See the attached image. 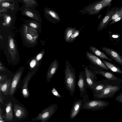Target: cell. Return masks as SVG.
Here are the masks:
<instances>
[{"label": "cell", "instance_id": "1", "mask_svg": "<svg viewBox=\"0 0 122 122\" xmlns=\"http://www.w3.org/2000/svg\"><path fill=\"white\" fill-rule=\"evenodd\" d=\"M65 64L64 83L66 88L69 92L70 94L72 96L75 91V70L68 60L66 61Z\"/></svg>", "mask_w": 122, "mask_h": 122}, {"label": "cell", "instance_id": "2", "mask_svg": "<svg viewBox=\"0 0 122 122\" xmlns=\"http://www.w3.org/2000/svg\"><path fill=\"white\" fill-rule=\"evenodd\" d=\"M112 0H101L96 1L85 7L79 13L83 15L88 14L90 15H94L99 13L106 7L111 4Z\"/></svg>", "mask_w": 122, "mask_h": 122}, {"label": "cell", "instance_id": "3", "mask_svg": "<svg viewBox=\"0 0 122 122\" xmlns=\"http://www.w3.org/2000/svg\"><path fill=\"white\" fill-rule=\"evenodd\" d=\"M83 97V103L81 109L96 111L103 109L109 104L108 102L100 99L90 100L88 96L85 94Z\"/></svg>", "mask_w": 122, "mask_h": 122}, {"label": "cell", "instance_id": "4", "mask_svg": "<svg viewBox=\"0 0 122 122\" xmlns=\"http://www.w3.org/2000/svg\"><path fill=\"white\" fill-rule=\"evenodd\" d=\"M88 66L96 75L97 74L101 75L105 78L107 81L112 84L118 85L122 83V79L116 76L112 72L101 69L91 64H89Z\"/></svg>", "mask_w": 122, "mask_h": 122}, {"label": "cell", "instance_id": "5", "mask_svg": "<svg viewBox=\"0 0 122 122\" xmlns=\"http://www.w3.org/2000/svg\"><path fill=\"white\" fill-rule=\"evenodd\" d=\"M122 87L121 84L113 85L110 84L102 92L93 95L94 99H100L113 97L115 93Z\"/></svg>", "mask_w": 122, "mask_h": 122}, {"label": "cell", "instance_id": "6", "mask_svg": "<svg viewBox=\"0 0 122 122\" xmlns=\"http://www.w3.org/2000/svg\"><path fill=\"white\" fill-rule=\"evenodd\" d=\"M111 5L110 4L108 6L106 15L101 20L97 28L98 31H102L103 29L107 27L111 17L114 13L119 9V7L115 6L110 9Z\"/></svg>", "mask_w": 122, "mask_h": 122}, {"label": "cell", "instance_id": "7", "mask_svg": "<svg viewBox=\"0 0 122 122\" xmlns=\"http://www.w3.org/2000/svg\"><path fill=\"white\" fill-rule=\"evenodd\" d=\"M85 55L87 58L93 65L101 69L111 71L98 57L88 51L86 52Z\"/></svg>", "mask_w": 122, "mask_h": 122}, {"label": "cell", "instance_id": "8", "mask_svg": "<svg viewBox=\"0 0 122 122\" xmlns=\"http://www.w3.org/2000/svg\"><path fill=\"white\" fill-rule=\"evenodd\" d=\"M24 69V67H20L15 74L12 80L10 87L9 94L10 95L14 93L18 87Z\"/></svg>", "mask_w": 122, "mask_h": 122}, {"label": "cell", "instance_id": "9", "mask_svg": "<svg viewBox=\"0 0 122 122\" xmlns=\"http://www.w3.org/2000/svg\"><path fill=\"white\" fill-rule=\"evenodd\" d=\"M84 69L88 87L92 91L96 85L95 81L97 78V77L88 66L84 67Z\"/></svg>", "mask_w": 122, "mask_h": 122}, {"label": "cell", "instance_id": "10", "mask_svg": "<svg viewBox=\"0 0 122 122\" xmlns=\"http://www.w3.org/2000/svg\"><path fill=\"white\" fill-rule=\"evenodd\" d=\"M77 84L79 90L81 97H82L86 94L88 87L85 74L83 71H81L79 73Z\"/></svg>", "mask_w": 122, "mask_h": 122}, {"label": "cell", "instance_id": "11", "mask_svg": "<svg viewBox=\"0 0 122 122\" xmlns=\"http://www.w3.org/2000/svg\"><path fill=\"white\" fill-rule=\"evenodd\" d=\"M101 48L112 59L122 66V56L118 52L107 47H101Z\"/></svg>", "mask_w": 122, "mask_h": 122}, {"label": "cell", "instance_id": "12", "mask_svg": "<svg viewBox=\"0 0 122 122\" xmlns=\"http://www.w3.org/2000/svg\"><path fill=\"white\" fill-rule=\"evenodd\" d=\"M35 73V72L29 71L23 81L21 91L22 94L25 97H27L29 96V93L28 88V85L30 80Z\"/></svg>", "mask_w": 122, "mask_h": 122}, {"label": "cell", "instance_id": "13", "mask_svg": "<svg viewBox=\"0 0 122 122\" xmlns=\"http://www.w3.org/2000/svg\"><path fill=\"white\" fill-rule=\"evenodd\" d=\"M95 82L96 85L92 90L93 95L102 92L109 84H112L104 79L98 81H96Z\"/></svg>", "mask_w": 122, "mask_h": 122}, {"label": "cell", "instance_id": "14", "mask_svg": "<svg viewBox=\"0 0 122 122\" xmlns=\"http://www.w3.org/2000/svg\"><path fill=\"white\" fill-rule=\"evenodd\" d=\"M83 103V101L82 99L76 100L73 102L69 115L71 120L75 118L79 113Z\"/></svg>", "mask_w": 122, "mask_h": 122}, {"label": "cell", "instance_id": "15", "mask_svg": "<svg viewBox=\"0 0 122 122\" xmlns=\"http://www.w3.org/2000/svg\"><path fill=\"white\" fill-rule=\"evenodd\" d=\"M51 64L48 69L46 76L47 82H49L51 79L53 77L59 67V63L57 59L54 60Z\"/></svg>", "mask_w": 122, "mask_h": 122}, {"label": "cell", "instance_id": "16", "mask_svg": "<svg viewBox=\"0 0 122 122\" xmlns=\"http://www.w3.org/2000/svg\"><path fill=\"white\" fill-rule=\"evenodd\" d=\"M89 51L93 55L101 59H106L109 62L116 64V63L113 62L112 60L107 56L105 53L96 48L92 46H90L89 47Z\"/></svg>", "mask_w": 122, "mask_h": 122}, {"label": "cell", "instance_id": "17", "mask_svg": "<svg viewBox=\"0 0 122 122\" xmlns=\"http://www.w3.org/2000/svg\"><path fill=\"white\" fill-rule=\"evenodd\" d=\"M101 59L111 71L117 74H122V70L119 67L105 60Z\"/></svg>", "mask_w": 122, "mask_h": 122}, {"label": "cell", "instance_id": "18", "mask_svg": "<svg viewBox=\"0 0 122 122\" xmlns=\"http://www.w3.org/2000/svg\"><path fill=\"white\" fill-rule=\"evenodd\" d=\"M11 81V79H9L4 82H0V91L5 95L9 94Z\"/></svg>", "mask_w": 122, "mask_h": 122}, {"label": "cell", "instance_id": "19", "mask_svg": "<svg viewBox=\"0 0 122 122\" xmlns=\"http://www.w3.org/2000/svg\"><path fill=\"white\" fill-rule=\"evenodd\" d=\"M75 27L72 28L71 27H67L66 29L64 34V39L65 41L67 42L69 38L71 35L76 30Z\"/></svg>", "mask_w": 122, "mask_h": 122}, {"label": "cell", "instance_id": "20", "mask_svg": "<svg viewBox=\"0 0 122 122\" xmlns=\"http://www.w3.org/2000/svg\"><path fill=\"white\" fill-rule=\"evenodd\" d=\"M35 58L31 59L29 62V67L30 70H34L38 68L39 63Z\"/></svg>", "mask_w": 122, "mask_h": 122}, {"label": "cell", "instance_id": "21", "mask_svg": "<svg viewBox=\"0 0 122 122\" xmlns=\"http://www.w3.org/2000/svg\"><path fill=\"white\" fill-rule=\"evenodd\" d=\"M6 109V116L7 118L11 119L12 118V105L10 102H9L7 105Z\"/></svg>", "mask_w": 122, "mask_h": 122}, {"label": "cell", "instance_id": "22", "mask_svg": "<svg viewBox=\"0 0 122 122\" xmlns=\"http://www.w3.org/2000/svg\"><path fill=\"white\" fill-rule=\"evenodd\" d=\"M83 27V26L79 30H76L70 37L67 42L70 43L74 41L79 35L80 32Z\"/></svg>", "mask_w": 122, "mask_h": 122}, {"label": "cell", "instance_id": "23", "mask_svg": "<svg viewBox=\"0 0 122 122\" xmlns=\"http://www.w3.org/2000/svg\"><path fill=\"white\" fill-rule=\"evenodd\" d=\"M109 34L110 39L111 40H118L120 37V35L118 34H114L112 33L110 31H108Z\"/></svg>", "mask_w": 122, "mask_h": 122}, {"label": "cell", "instance_id": "24", "mask_svg": "<svg viewBox=\"0 0 122 122\" xmlns=\"http://www.w3.org/2000/svg\"><path fill=\"white\" fill-rule=\"evenodd\" d=\"M120 17H121V11L118 10L116 11L112 15L110 20L109 22Z\"/></svg>", "mask_w": 122, "mask_h": 122}, {"label": "cell", "instance_id": "25", "mask_svg": "<svg viewBox=\"0 0 122 122\" xmlns=\"http://www.w3.org/2000/svg\"><path fill=\"white\" fill-rule=\"evenodd\" d=\"M51 93L55 97H64V96H62L57 91L56 88L53 87L51 91Z\"/></svg>", "mask_w": 122, "mask_h": 122}, {"label": "cell", "instance_id": "26", "mask_svg": "<svg viewBox=\"0 0 122 122\" xmlns=\"http://www.w3.org/2000/svg\"><path fill=\"white\" fill-rule=\"evenodd\" d=\"M115 99L117 102L122 103V91L120 94L115 97Z\"/></svg>", "mask_w": 122, "mask_h": 122}, {"label": "cell", "instance_id": "27", "mask_svg": "<svg viewBox=\"0 0 122 122\" xmlns=\"http://www.w3.org/2000/svg\"><path fill=\"white\" fill-rule=\"evenodd\" d=\"M43 54L42 53H41L38 54L36 56L35 58L38 61H40L42 59Z\"/></svg>", "mask_w": 122, "mask_h": 122}, {"label": "cell", "instance_id": "28", "mask_svg": "<svg viewBox=\"0 0 122 122\" xmlns=\"http://www.w3.org/2000/svg\"><path fill=\"white\" fill-rule=\"evenodd\" d=\"M122 20V16L119 17L118 18L112 20L111 22L109 24V25H110L112 24Z\"/></svg>", "mask_w": 122, "mask_h": 122}, {"label": "cell", "instance_id": "29", "mask_svg": "<svg viewBox=\"0 0 122 122\" xmlns=\"http://www.w3.org/2000/svg\"><path fill=\"white\" fill-rule=\"evenodd\" d=\"M5 80H8L7 79V77L6 76L0 74V82L3 83L4 81Z\"/></svg>", "mask_w": 122, "mask_h": 122}, {"label": "cell", "instance_id": "30", "mask_svg": "<svg viewBox=\"0 0 122 122\" xmlns=\"http://www.w3.org/2000/svg\"><path fill=\"white\" fill-rule=\"evenodd\" d=\"M22 114V112L19 109L17 110L16 112L15 115L16 116L19 117Z\"/></svg>", "mask_w": 122, "mask_h": 122}, {"label": "cell", "instance_id": "31", "mask_svg": "<svg viewBox=\"0 0 122 122\" xmlns=\"http://www.w3.org/2000/svg\"><path fill=\"white\" fill-rule=\"evenodd\" d=\"M26 14L27 16L30 17H33V14L30 11H26Z\"/></svg>", "mask_w": 122, "mask_h": 122}, {"label": "cell", "instance_id": "32", "mask_svg": "<svg viewBox=\"0 0 122 122\" xmlns=\"http://www.w3.org/2000/svg\"><path fill=\"white\" fill-rule=\"evenodd\" d=\"M9 46L11 49H14L15 47L14 44L13 42H11L9 43Z\"/></svg>", "mask_w": 122, "mask_h": 122}, {"label": "cell", "instance_id": "33", "mask_svg": "<svg viewBox=\"0 0 122 122\" xmlns=\"http://www.w3.org/2000/svg\"><path fill=\"white\" fill-rule=\"evenodd\" d=\"M10 5V4L7 2H4L2 3V5L5 7H8Z\"/></svg>", "mask_w": 122, "mask_h": 122}, {"label": "cell", "instance_id": "34", "mask_svg": "<svg viewBox=\"0 0 122 122\" xmlns=\"http://www.w3.org/2000/svg\"><path fill=\"white\" fill-rule=\"evenodd\" d=\"M26 37L27 39L30 40H31L33 39V37L31 36L29 34H26Z\"/></svg>", "mask_w": 122, "mask_h": 122}, {"label": "cell", "instance_id": "35", "mask_svg": "<svg viewBox=\"0 0 122 122\" xmlns=\"http://www.w3.org/2000/svg\"><path fill=\"white\" fill-rule=\"evenodd\" d=\"M5 69L1 63H0V71H5Z\"/></svg>", "mask_w": 122, "mask_h": 122}, {"label": "cell", "instance_id": "36", "mask_svg": "<svg viewBox=\"0 0 122 122\" xmlns=\"http://www.w3.org/2000/svg\"><path fill=\"white\" fill-rule=\"evenodd\" d=\"M30 25L31 27L35 28L37 27L36 25L35 24L33 23H30Z\"/></svg>", "mask_w": 122, "mask_h": 122}, {"label": "cell", "instance_id": "37", "mask_svg": "<svg viewBox=\"0 0 122 122\" xmlns=\"http://www.w3.org/2000/svg\"><path fill=\"white\" fill-rule=\"evenodd\" d=\"M11 20V18L10 17H7L6 19V22L8 24L10 22Z\"/></svg>", "mask_w": 122, "mask_h": 122}, {"label": "cell", "instance_id": "38", "mask_svg": "<svg viewBox=\"0 0 122 122\" xmlns=\"http://www.w3.org/2000/svg\"><path fill=\"white\" fill-rule=\"evenodd\" d=\"M0 102L2 103V93L1 91H0Z\"/></svg>", "mask_w": 122, "mask_h": 122}, {"label": "cell", "instance_id": "39", "mask_svg": "<svg viewBox=\"0 0 122 122\" xmlns=\"http://www.w3.org/2000/svg\"><path fill=\"white\" fill-rule=\"evenodd\" d=\"M0 122H4V121L1 117H0Z\"/></svg>", "mask_w": 122, "mask_h": 122}, {"label": "cell", "instance_id": "40", "mask_svg": "<svg viewBox=\"0 0 122 122\" xmlns=\"http://www.w3.org/2000/svg\"><path fill=\"white\" fill-rule=\"evenodd\" d=\"M119 10H122V5L119 8Z\"/></svg>", "mask_w": 122, "mask_h": 122}, {"label": "cell", "instance_id": "41", "mask_svg": "<svg viewBox=\"0 0 122 122\" xmlns=\"http://www.w3.org/2000/svg\"><path fill=\"white\" fill-rule=\"evenodd\" d=\"M14 40L13 39H12L10 40V42H13Z\"/></svg>", "mask_w": 122, "mask_h": 122}, {"label": "cell", "instance_id": "42", "mask_svg": "<svg viewBox=\"0 0 122 122\" xmlns=\"http://www.w3.org/2000/svg\"><path fill=\"white\" fill-rule=\"evenodd\" d=\"M120 11H121V16H122V10H120Z\"/></svg>", "mask_w": 122, "mask_h": 122}]
</instances>
